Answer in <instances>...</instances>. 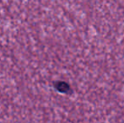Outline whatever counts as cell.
I'll return each mask as SVG.
<instances>
[{"instance_id": "cell-1", "label": "cell", "mask_w": 124, "mask_h": 123, "mask_svg": "<svg viewBox=\"0 0 124 123\" xmlns=\"http://www.w3.org/2000/svg\"><path fill=\"white\" fill-rule=\"evenodd\" d=\"M54 86H55L56 89L60 93L66 94H72V89H71L70 85L64 81H58L54 84Z\"/></svg>"}]
</instances>
